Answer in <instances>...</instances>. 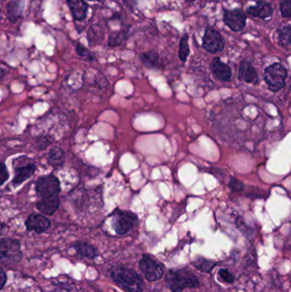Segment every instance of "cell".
Here are the masks:
<instances>
[{"instance_id": "cell-1", "label": "cell", "mask_w": 291, "mask_h": 292, "mask_svg": "<svg viewBox=\"0 0 291 292\" xmlns=\"http://www.w3.org/2000/svg\"><path fill=\"white\" fill-rule=\"evenodd\" d=\"M110 277L125 291H144V281L141 276L133 269L125 266H116L110 270Z\"/></svg>"}, {"instance_id": "cell-2", "label": "cell", "mask_w": 291, "mask_h": 292, "mask_svg": "<svg viewBox=\"0 0 291 292\" xmlns=\"http://www.w3.org/2000/svg\"><path fill=\"white\" fill-rule=\"evenodd\" d=\"M165 283L172 292H181L200 285L196 274L186 268L170 269L165 276Z\"/></svg>"}, {"instance_id": "cell-3", "label": "cell", "mask_w": 291, "mask_h": 292, "mask_svg": "<svg viewBox=\"0 0 291 292\" xmlns=\"http://www.w3.org/2000/svg\"><path fill=\"white\" fill-rule=\"evenodd\" d=\"M110 216L112 218L113 228L119 235L127 234L139 221V218L134 213L120 208H116Z\"/></svg>"}, {"instance_id": "cell-4", "label": "cell", "mask_w": 291, "mask_h": 292, "mask_svg": "<svg viewBox=\"0 0 291 292\" xmlns=\"http://www.w3.org/2000/svg\"><path fill=\"white\" fill-rule=\"evenodd\" d=\"M286 77L287 70L282 64L277 63L268 66L264 71L265 81L269 89L273 92H277L284 87Z\"/></svg>"}, {"instance_id": "cell-5", "label": "cell", "mask_w": 291, "mask_h": 292, "mask_svg": "<svg viewBox=\"0 0 291 292\" xmlns=\"http://www.w3.org/2000/svg\"><path fill=\"white\" fill-rule=\"evenodd\" d=\"M13 168L15 170V177L12 181L14 187H18L23 183L33 176L36 171V165L29 162L27 156H21L13 161Z\"/></svg>"}, {"instance_id": "cell-6", "label": "cell", "mask_w": 291, "mask_h": 292, "mask_svg": "<svg viewBox=\"0 0 291 292\" xmlns=\"http://www.w3.org/2000/svg\"><path fill=\"white\" fill-rule=\"evenodd\" d=\"M139 266L145 278L150 282L158 280L164 275L163 265L150 254L143 255L139 260Z\"/></svg>"}, {"instance_id": "cell-7", "label": "cell", "mask_w": 291, "mask_h": 292, "mask_svg": "<svg viewBox=\"0 0 291 292\" xmlns=\"http://www.w3.org/2000/svg\"><path fill=\"white\" fill-rule=\"evenodd\" d=\"M35 191L41 198L58 196L61 191L60 180L52 174L41 177L35 183Z\"/></svg>"}, {"instance_id": "cell-8", "label": "cell", "mask_w": 291, "mask_h": 292, "mask_svg": "<svg viewBox=\"0 0 291 292\" xmlns=\"http://www.w3.org/2000/svg\"><path fill=\"white\" fill-rule=\"evenodd\" d=\"M23 254L21 244L18 240L4 237L0 241V260L2 261L18 262L22 260Z\"/></svg>"}, {"instance_id": "cell-9", "label": "cell", "mask_w": 291, "mask_h": 292, "mask_svg": "<svg viewBox=\"0 0 291 292\" xmlns=\"http://www.w3.org/2000/svg\"><path fill=\"white\" fill-rule=\"evenodd\" d=\"M202 47L212 54L220 52L225 48V41L215 29L207 27L202 38Z\"/></svg>"}, {"instance_id": "cell-10", "label": "cell", "mask_w": 291, "mask_h": 292, "mask_svg": "<svg viewBox=\"0 0 291 292\" xmlns=\"http://www.w3.org/2000/svg\"><path fill=\"white\" fill-rule=\"evenodd\" d=\"M247 16L243 11L240 9L225 10L224 11V18L223 21L225 25L233 32H239L244 29L246 25Z\"/></svg>"}, {"instance_id": "cell-11", "label": "cell", "mask_w": 291, "mask_h": 292, "mask_svg": "<svg viewBox=\"0 0 291 292\" xmlns=\"http://www.w3.org/2000/svg\"><path fill=\"white\" fill-rule=\"evenodd\" d=\"M25 226L28 231H35L37 234H41L51 227V220L42 214H32L28 217Z\"/></svg>"}, {"instance_id": "cell-12", "label": "cell", "mask_w": 291, "mask_h": 292, "mask_svg": "<svg viewBox=\"0 0 291 292\" xmlns=\"http://www.w3.org/2000/svg\"><path fill=\"white\" fill-rule=\"evenodd\" d=\"M74 20L82 22L87 18L89 6L85 0H66Z\"/></svg>"}, {"instance_id": "cell-13", "label": "cell", "mask_w": 291, "mask_h": 292, "mask_svg": "<svg viewBox=\"0 0 291 292\" xmlns=\"http://www.w3.org/2000/svg\"><path fill=\"white\" fill-rule=\"evenodd\" d=\"M59 205H60V198L58 195L53 197L41 198L36 203V208L41 214L52 215L58 210Z\"/></svg>"}, {"instance_id": "cell-14", "label": "cell", "mask_w": 291, "mask_h": 292, "mask_svg": "<svg viewBox=\"0 0 291 292\" xmlns=\"http://www.w3.org/2000/svg\"><path fill=\"white\" fill-rule=\"evenodd\" d=\"M247 13L254 18L265 20L271 18L273 14V9L270 4L266 3L265 1H258L255 6H250L248 8Z\"/></svg>"}, {"instance_id": "cell-15", "label": "cell", "mask_w": 291, "mask_h": 292, "mask_svg": "<svg viewBox=\"0 0 291 292\" xmlns=\"http://www.w3.org/2000/svg\"><path fill=\"white\" fill-rule=\"evenodd\" d=\"M211 70L213 72V76L220 81H231V76H232L231 68L228 66L227 64L220 61L219 58H213V61L211 63Z\"/></svg>"}, {"instance_id": "cell-16", "label": "cell", "mask_w": 291, "mask_h": 292, "mask_svg": "<svg viewBox=\"0 0 291 292\" xmlns=\"http://www.w3.org/2000/svg\"><path fill=\"white\" fill-rule=\"evenodd\" d=\"M238 78L240 81H244L246 83L255 84L258 81L256 70L250 63L246 61L242 62L240 64Z\"/></svg>"}, {"instance_id": "cell-17", "label": "cell", "mask_w": 291, "mask_h": 292, "mask_svg": "<svg viewBox=\"0 0 291 292\" xmlns=\"http://www.w3.org/2000/svg\"><path fill=\"white\" fill-rule=\"evenodd\" d=\"M24 0H12L6 6V16L11 23H17L23 16Z\"/></svg>"}, {"instance_id": "cell-18", "label": "cell", "mask_w": 291, "mask_h": 292, "mask_svg": "<svg viewBox=\"0 0 291 292\" xmlns=\"http://www.w3.org/2000/svg\"><path fill=\"white\" fill-rule=\"evenodd\" d=\"M73 248L77 252V254L82 258H87L90 260L95 259L98 255V250L95 246L92 245L86 242H76L73 244Z\"/></svg>"}, {"instance_id": "cell-19", "label": "cell", "mask_w": 291, "mask_h": 292, "mask_svg": "<svg viewBox=\"0 0 291 292\" xmlns=\"http://www.w3.org/2000/svg\"><path fill=\"white\" fill-rule=\"evenodd\" d=\"M140 58L143 64L149 69H161L162 67L161 58L158 55V53L154 51L144 52L140 56Z\"/></svg>"}, {"instance_id": "cell-20", "label": "cell", "mask_w": 291, "mask_h": 292, "mask_svg": "<svg viewBox=\"0 0 291 292\" xmlns=\"http://www.w3.org/2000/svg\"><path fill=\"white\" fill-rule=\"evenodd\" d=\"M65 162V153L60 148H52L48 155V163L53 168H60Z\"/></svg>"}, {"instance_id": "cell-21", "label": "cell", "mask_w": 291, "mask_h": 292, "mask_svg": "<svg viewBox=\"0 0 291 292\" xmlns=\"http://www.w3.org/2000/svg\"><path fill=\"white\" fill-rule=\"evenodd\" d=\"M277 42L281 47H291V26H282L277 30Z\"/></svg>"}, {"instance_id": "cell-22", "label": "cell", "mask_w": 291, "mask_h": 292, "mask_svg": "<svg viewBox=\"0 0 291 292\" xmlns=\"http://www.w3.org/2000/svg\"><path fill=\"white\" fill-rule=\"evenodd\" d=\"M192 265L201 272H210L216 266V262L204 257H197L192 261Z\"/></svg>"}, {"instance_id": "cell-23", "label": "cell", "mask_w": 291, "mask_h": 292, "mask_svg": "<svg viewBox=\"0 0 291 292\" xmlns=\"http://www.w3.org/2000/svg\"><path fill=\"white\" fill-rule=\"evenodd\" d=\"M127 37H128V29L126 30H121L118 32L112 33L109 37L108 45L111 47L121 46V44L126 41Z\"/></svg>"}, {"instance_id": "cell-24", "label": "cell", "mask_w": 291, "mask_h": 292, "mask_svg": "<svg viewBox=\"0 0 291 292\" xmlns=\"http://www.w3.org/2000/svg\"><path fill=\"white\" fill-rule=\"evenodd\" d=\"M187 35H185L181 38L180 43H179V58L183 63H185L187 60L188 56L190 54V47L188 44Z\"/></svg>"}, {"instance_id": "cell-25", "label": "cell", "mask_w": 291, "mask_h": 292, "mask_svg": "<svg viewBox=\"0 0 291 292\" xmlns=\"http://www.w3.org/2000/svg\"><path fill=\"white\" fill-rule=\"evenodd\" d=\"M76 52L81 58H83L84 60L86 61H94L95 60L96 56L94 52L87 49V47H84L83 45H81L80 42L76 44Z\"/></svg>"}, {"instance_id": "cell-26", "label": "cell", "mask_w": 291, "mask_h": 292, "mask_svg": "<svg viewBox=\"0 0 291 292\" xmlns=\"http://www.w3.org/2000/svg\"><path fill=\"white\" fill-rule=\"evenodd\" d=\"M218 275H219V279L225 283H232L235 281L233 275L231 274V272L228 271L227 269H219Z\"/></svg>"}, {"instance_id": "cell-27", "label": "cell", "mask_w": 291, "mask_h": 292, "mask_svg": "<svg viewBox=\"0 0 291 292\" xmlns=\"http://www.w3.org/2000/svg\"><path fill=\"white\" fill-rule=\"evenodd\" d=\"M280 12L282 18H291V0H283L280 4Z\"/></svg>"}, {"instance_id": "cell-28", "label": "cell", "mask_w": 291, "mask_h": 292, "mask_svg": "<svg viewBox=\"0 0 291 292\" xmlns=\"http://www.w3.org/2000/svg\"><path fill=\"white\" fill-rule=\"evenodd\" d=\"M9 172L8 169L6 168L5 162L1 163V167H0V185H3L9 179Z\"/></svg>"}, {"instance_id": "cell-29", "label": "cell", "mask_w": 291, "mask_h": 292, "mask_svg": "<svg viewBox=\"0 0 291 292\" xmlns=\"http://www.w3.org/2000/svg\"><path fill=\"white\" fill-rule=\"evenodd\" d=\"M37 143L39 150L43 151V150H45L48 146V145H50L51 141H50L49 139L47 137H41L40 139H38Z\"/></svg>"}, {"instance_id": "cell-30", "label": "cell", "mask_w": 291, "mask_h": 292, "mask_svg": "<svg viewBox=\"0 0 291 292\" xmlns=\"http://www.w3.org/2000/svg\"><path fill=\"white\" fill-rule=\"evenodd\" d=\"M230 187H231L233 191H240L243 189V184H242L238 179H232L231 182H230Z\"/></svg>"}, {"instance_id": "cell-31", "label": "cell", "mask_w": 291, "mask_h": 292, "mask_svg": "<svg viewBox=\"0 0 291 292\" xmlns=\"http://www.w3.org/2000/svg\"><path fill=\"white\" fill-rule=\"evenodd\" d=\"M0 278H1V282H0V289H3L5 285H6V281H7V275L5 270L3 268L0 269Z\"/></svg>"}, {"instance_id": "cell-32", "label": "cell", "mask_w": 291, "mask_h": 292, "mask_svg": "<svg viewBox=\"0 0 291 292\" xmlns=\"http://www.w3.org/2000/svg\"><path fill=\"white\" fill-rule=\"evenodd\" d=\"M89 1H98V2H100L101 0H89Z\"/></svg>"}, {"instance_id": "cell-33", "label": "cell", "mask_w": 291, "mask_h": 292, "mask_svg": "<svg viewBox=\"0 0 291 292\" xmlns=\"http://www.w3.org/2000/svg\"><path fill=\"white\" fill-rule=\"evenodd\" d=\"M188 2H193L194 0H186Z\"/></svg>"}]
</instances>
